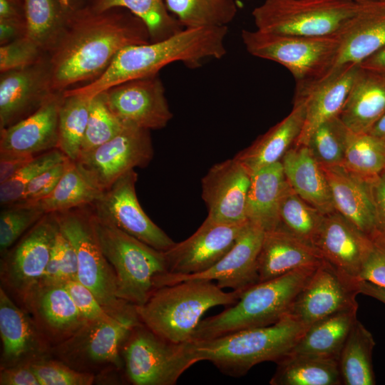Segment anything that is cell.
I'll return each instance as SVG.
<instances>
[{
  "label": "cell",
  "instance_id": "1",
  "mask_svg": "<svg viewBox=\"0 0 385 385\" xmlns=\"http://www.w3.org/2000/svg\"><path fill=\"white\" fill-rule=\"evenodd\" d=\"M150 41L145 24L129 12L68 11L65 28L50 51L51 93H63L80 81L96 79L125 46Z\"/></svg>",
  "mask_w": 385,
  "mask_h": 385
},
{
  "label": "cell",
  "instance_id": "2",
  "mask_svg": "<svg viewBox=\"0 0 385 385\" xmlns=\"http://www.w3.org/2000/svg\"><path fill=\"white\" fill-rule=\"evenodd\" d=\"M227 34V26L184 28L159 41L125 46L98 78L83 86L64 91L92 98L124 82L158 75L172 63L182 62L190 68H197L205 60L225 56Z\"/></svg>",
  "mask_w": 385,
  "mask_h": 385
},
{
  "label": "cell",
  "instance_id": "3",
  "mask_svg": "<svg viewBox=\"0 0 385 385\" xmlns=\"http://www.w3.org/2000/svg\"><path fill=\"white\" fill-rule=\"evenodd\" d=\"M307 327L289 315L277 323L229 333L215 338L188 342L197 362L208 361L232 377L245 375L254 366L287 356Z\"/></svg>",
  "mask_w": 385,
  "mask_h": 385
},
{
  "label": "cell",
  "instance_id": "4",
  "mask_svg": "<svg viewBox=\"0 0 385 385\" xmlns=\"http://www.w3.org/2000/svg\"><path fill=\"white\" fill-rule=\"evenodd\" d=\"M242 292H226L209 280H185L156 289L144 304L135 307L144 326L167 341L180 344L191 341L206 311L234 304Z\"/></svg>",
  "mask_w": 385,
  "mask_h": 385
},
{
  "label": "cell",
  "instance_id": "5",
  "mask_svg": "<svg viewBox=\"0 0 385 385\" xmlns=\"http://www.w3.org/2000/svg\"><path fill=\"white\" fill-rule=\"evenodd\" d=\"M318 265L296 269L252 285L241 293L234 304L201 320L191 341L210 339L277 323L289 314L294 300Z\"/></svg>",
  "mask_w": 385,
  "mask_h": 385
},
{
  "label": "cell",
  "instance_id": "6",
  "mask_svg": "<svg viewBox=\"0 0 385 385\" xmlns=\"http://www.w3.org/2000/svg\"><path fill=\"white\" fill-rule=\"evenodd\" d=\"M92 215L98 241L114 272L117 297L135 307L144 304L168 273L164 252L101 220L93 210Z\"/></svg>",
  "mask_w": 385,
  "mask_h": 385
},
{
  "label": "cell",
  "instance_id": "7",
  "mask_svg": "<svg viewBox=\"0 0 385 385\" xmlns=\"http://www.w3.org/2000/svg\"><path fill=\"white\" fill-rule=\"evenodd\" d=\"M242 43L253 56L285 67L301 93L323 80L332 71L339 49L340 38L304 36L243 29Z\"/></svg>",
  "mask_w": 385,
  "mask_h": 385
},
{
  "label": "cell",
  "instance_id": "8",
  "mask_svg": "<svg viewBox=\"0 0 385 385\" xmlns=\"http://www.w3.org/2000/svg\"><path fill=\"white\" fill-rule=\"evenodd\" d=\"M372 2L265 0L253 9L252 16L256 29L265 32L312 37L339 36Z\"/></svg>",
  "mask_w": 385,
  "mask_h": 385
},
{
  "label": "cell",
  "instance_id": "9",
  "mask_svg": "<svg viewBox=\"0 0 385 385\" xmlns=\"http://www.w3.org/2000/svg\"><path fill=\"white\" fill-rule=\"evenodd\" d=\"M59 229L76 252L78 280L88 287L113 316L135 310L117 297L114 272L98 241L91 205L54 213Z\"/></svg>",
  "mask_w": 385,
  "mask_h": 385
},
{
  "label": "cell",
  "instance_id": "10",
  "mask_svg": "<svg viewBox=\"0 0 385 385\" xmlns=\"http://www.w3.org/2000/svg\"><path fill=\"white\" fill-rule=\"evenodd\" d=\"M121 356L127 379L134 385H174L197 363L188 342L167 341L142 323L129 334Z\"/></svg>",
  "mask_w": 385,
  "mask_h": 385
},
{
  "label": "cell",
  "instance_id": "11",
  "mask_svg": "<svg viewBox=\"0 0 385 385\" xmlns=\"http://www.w3.org/2000/svg\"><path fill=\"white\" fill-rule=\"evenodd\" d=\"M140 323L136 311L111 321L86 322L68 339L53 346L52 354L81 371L94 374L108 367L120 369L123 345Z\"/></svg>",
  "mask_w": 385,
  "mask_h": 385
},
{
  "label": "cell",
  "instance_id": "12",
  "mask_svg": "<svg viewBox=\"0 0 385 385\" xmlns=\"http://www.w3.org/2000/svg\"><path fill=\"white\" fill-rule=\"evenodd\" d=\"M58 228L54 213H46L1 255V281L20 301L43 279Z\"/></svg>",
  "mask_w": 385,
  "mask_h": 385
},
{
  "label": "cell",
  "instance_id": "13",
  "mask_svg": "<svg viewBox=\"0 0 385 385\" xmlns=\"http://www.w3.org/2000/svg\"><path fill=\"white\" fill-rule=\"evenodd\" d=\"M153 158L150 130L125 126L115 137L80 155L75 162L86 176L104 191L128 172L146 167Z\"/></svg>",
  "mask_w": 385,
  "mask_h": 385
},
{
  "label": "cell",
  "instance_id": "14",
  "mask_svg": "<svg viewBox=\"0 0 385 385\" xmlns=\"http://www.w3.org/2000/svg\"><path fill=\"white\" fill-rule=\"evenodd\" d=\"M138 174L132 170L118 178L91 205L95 215L153 248L166 251L175 242L145 214L137 197Z\"/></svg>",
  "mask_w": 385,
  "mask_h": 385
},
{
  "label": "cell",
  "instance_id": "15",
  "mask_svg": "<svg viewBox=\"0 0 385 385\" xmlns=\"http://www.w3.org/2000/svg\"><path fill=\"white\" fill-rule=\"evenodd\" d=\"M358 281L324 260L297 297L288 315L308 327L331 314L358 308Z\"/></svg>",
  "mask_w": 385,
  "mask_h": 385
},
{
  "label": "cell",
  "instance_id": "16",
  "mask_svg": "<svg viewBox=\"0 0 385 385\" xmlns=\"http://www.w3.org/2000/svg\"><path fill=\"white\" fill-rule=\"evenodd\" d=\"M102 93L108 107L124 126L158 130L173 118L158 75L124 82Z\"/></svg>",
  "mask_w": 385,
  "mask_h": 385
},
{
  "label": "cell",
  "instance_id": "17",
  "mask_svg": "<svg viewBox=\"0 0 385 385\" xmlns=\"http://www.w3.org/2000/svg\"><path fill=\"white\" fill-rule=\"evenodd\" d=\"M247 223H226L207 217L191 236L164 251L168 273L187 275L208 270L231 249Z\"/></svg>",
  "mask_w": 385,
  "mask_h": 385
},
{
  "label": "cell",
  "instance_id": "18",
  "mask_svg": "<svg viewBox=\"0 0 385 385\" xmlns=\"http://www.w3.org/2000/svg\"><path fill=\"white\" fill-rule=\"evenodd\" d=\"M265 232L248 222L231 249L213 266L199 273L175 275L166 273L158 288L185 280H215L221 288L243 292L258 283L257 262Z\"/></svg>",
  "mask_w": 385,
  "mask_h": 385
},
{
  "label": "cell",
  "instance_id": "19",
  "mask_svg": "<svg viewBox=\"0 0 385 385\" xmlns=\"http://www.w3.org/2000/svg\"><path fill=\"white\" fill-rule=\"evenodd\" d=\"M252 174L235 157L213 165L202 179L207 217L226 223L247 222Z\"/></svg>",
  "mask_w": 385,
  "mask_h": 385
},
{
  "label": "cell",
  "instance_id": "20",
  "mask_svg": "<svg viewBox=\"0 0 385 385\" xmlns=\"http://www.w3.org/2000/svg\"><path fill=\"white\" fill-rule=\"evenodd\" d=\"M1 369L50 357L53 346L31 316L0 288Z\"/></svg>",
  "mask_w": 385,
  "mask_h": 385
},
{
  "label": "cell",
  "instance_id": "21",
  "mask_svg": "<svg viewBox=\"0 0 385 385\" xmlns=\"http://www.w3.org/2000/svg\"><path fill=\"white\" fill-rule=\"evenodd\" d=\"M21 302L53 346L68 339L86 322L63 283L41 280Z\"/></svg>",
  "mask_w": 385,
  "mask_h": 385
},
{
  "label": "cell",
  "instance_id": "22",
  "mask_svg": "<svg viewBox=\"0 0 385 385\" xmlns=\"http://www.w3.org/2000/svg\"><path fill=\"white\" fill-rule=\"evenodd\" d=\"M371 245V237L337 210L325 215L314 243L324 260L357 280Z\"/></svg>",
  "mask_w": 385,
  "mask_h": 385
},
{
  "label": "cell",
  "instance_id": "23",
  "mask_svg": "<svg viewBox=\"0 0 385 385\" xmlns=\"http://www.w3.org/2000/svg\"><path fill=\"white\" fill-rule=\"evenodd\" d=\"M62 93H51L34 113L0 130V152L38 155L58 148Z\"/></svg>",
  "mask_w": 385,
  "mask_h": 385
},
{
  "label": "cell",
  "instance_id": "24",
  "mask_svg": "<svg viewBox=\"0 0 385 385\" xmlns=\"http://www.w3.org/2000/svg\"><path fill=\"white\" fill-rule=\"evenodd\" d=\"M50 93L47 65L42 62L1 73L0 130L34 113Z\"/></svg>",
  "mask_w": 385,
  "mask_h": 385
},
{
  "label": "cell",
  "instance_id": "25",
  "mask_svg": "<svg viewBox=\"0 0 385 385\" xmlns=\"http://www.w3.org/2000/svg\"><path fill=\"white\" fill-rule=\"evenodd\" d=\"M335 210L370 237L377 233L372 179L354 173L342 165L322 167Z\"/></svg>",
  "mask_w": 385,
  "mask_h": 385
},
{
  "label": "cell",
  "instance_id": "26",
  "mask_svg": "<svg viewBox=\"0 0 385 385\" xmlns=\"http://www.w3.org/2000/svg\"><path fill=\"white\" fill-rule=\"evenodd\" d=\"M360 70V65H347L330 73L295 97L306 100L302 130L294 145H307L314 130L325 121L339 116Z\"/></svg>",
  "mask_w": 385,
  "mask_h": 385
},
{
  "label": "cell",
  "instance_id": "27",
  "mask_svg": "<svg viewBox=\"0 0 385 385\" xmlns=\"http://www.w3.org/2000/svg\"><path fill=\"white\" fill-rule=\"evenodd\" d=\"M323 260L314 246L279 227L265 232L257 262L258 282L281 277L301 267L317 266Z\"/></svg>",
  "mask_w": 385,
  "mask_h": 385
},
{
  "label": "cell",
  "instance_id": "28",
  "mask_svg": "<svg viewBox=\"0 0 385 385\" xmlns=\"http://www.w3.org/2000/svg\"><path fill=\"white\" fill-rule=\"evenodd\" d=\"M305 115V98L294 96L291 112L235 157L251 174L281 161L299 137Z\"/></svg>",
  "mask_w": 385,
  "mask_h": 385
},
{
  "label": "cell",
  "instance_id": "29",
  "mask_svg": "<svg viewBox=\"0 0 385 385\" xmlns=\"http://www.w3.org/2000/svg\"><path fill=\"white\" fill-rule=\"evenodd\" d=\"M340 46L332 71L360 65L385 48V1L372 2L339 36Z\"/></svg>",
  "mask_w": 385,
  "mask_h": 385
},
{
  "label": "cell",
  "instance_id": "30",
  "mask_svg": "<svg viewBox=\"0 0 385 385\" xmlns=\"http://www.w3.org/2000/svg\"><path fill=\"white\" fill-rule=\"evenodd\" d=\"M292 190L324 215L335 211L330 188L322 166L305 145H294L281 160Z\"/></svg>",
  "mask_w": 385,
  "mask_h": 385
},
{
  "label": "cell",
  "instance_id": "31",
  "mask_svg": "<svg viewBox=\"0 0 385 385\" xmlns=\"http://www.w3.org/2000/svg\"><path fill=\"white\" fill-rule=\"evenodd\" d=\"M385 113V75L360 70L339 117L354 133H367Z\"/></svg>",
  "mask_w": 385,
  "mask_h": 385
},
{
  "label": "cell",
  "instance_id": "32",
  "mask_svg": "<svg viewBox=\"0 0 385 385\" xmlns=\"http://www.w3.org/2000/svg\"><path fill=\"white\" fill-rule=\"evenodd\" d=\"M287 185L281 161L252 173L247 200V221L264 232L278 228L280 202Z\"/></svg>",
  "mask_w": 385,
  "mask_h": 385
},
{
  "label": "cell",
  "instance_id": "33",
  "mask_svg": "<svg viewBox=\"0 0 385 385\" xmlns=\"http://www.w3.org/2000/svg\"><path fill=\"white\" fill-rule=\"evenodd\" d=\"M357 310L358 308H354L339 312L312 324L288 354L339 359L346 339L357 320Z\"/></svg>",
  "mask_w": 385,
  "mask_h": 385
},
{
  "label": "cell",
  "instance_id": "34",
  "mask_svg": "<svg viewBox=\"0 0 385 385\" xmlns=\"http://www.w3.org/2000/svg\"><path fill=\"white\" fill-rule=\"evenodd\" d=\"M276 363L271 385L342 384L338 359L288 354Z\"/></svg>",
  "mask_w": 385,
  "mask_h": 385
},
{
  "label": "cell",
  "instance_id": "35",
  "mask_svg": "<svg viewBox=\"0 0 385 385\" xmlns=\"http://www.w3.org/2000/svg\"><path fill=\"white\" fill-rule=\"evenodd\" d=\"M375 342L371 333L357 319L354 324L339 356L342 384L374 385L372 366Z\"/></svg>",
  "mask_w": 385,
  "mask_h": 385
},
{
  "label": "cell",
  "instance_id": "36",
  "mask_svg": "<svg viewBox=\"0 0 385 385\" xmlns=\"http://www.w3.org/2000/svg\"><path fill=\"white\" fill-rule=\"evenodd\" d=\"M81 170L68 159L65 171L53 191L36 204L45 213H55L92 205L102 195Z\"/></svg>",
  "mask_w": 385,
  "mask_h": 385
},
{
  "label": "cell",
  "instance_id": "37",
  "mask_svg": "<svg viewBox=\"0 0 385 385\" xmlns=\"http://www.w3.org/2000/svg\"><path fill=\"white\" fill-rule=\"evenodd\" d=\"M25 36L41 51H51L62 34L68 11L61 0H23Z\"/></svg>",
  "mask_w": 385,
  "mask_h": 385
},
{
  "label": "cell",
  "instance_id": "38",
  "mask_svg": "<svg viewBox=\"0 0 385 385\" xmlns=\"http://www.w3.org/2000/svg\"><path fill=\"white\" fill-rule=\"evenodd\" d=\"M124 8L140 19L146 26L150 41H159L184 29L167 9L164 0H96L93 9L104 12Z\"/></svg>",
  "mask_w": 385,
  "mask_h": 385
},
{
  "label": "cell",
  "instance_id": "39",
  "mask_svg": "<svg viewBox=\"0 0 385 385\" xmlns=\"http://www.w3.org/2000/svg\"><path fill=\"white\" fill-rule=\"evenodd\" d=\"M91 101V98L88 97L65 91L62 93L58 111V148L73 161L80 155Z\"/></svg>",
  "mask_w": 385,
  "mask_h": 385
},
{
  "label": "cell",
  "instance_id": "40",
  "mask_svg": "<svg viewBox=\"0 0 385 385\" xmlns=\"http://www.w3.org/2000/svg\"><path fill=\"white\" fill-rule=\"evenodd\" d=\"M184 28L227 26L236 15L235 0H164Z\"/></svg>",
  "mask_w": 385,
  "mask_h": 385
},
{
  "label": "cell",
  "instance_id": "41",
  "mask_svg": "<svg viewBox=\"0 0 385 385\" xmlns=\"http://www.w3.org/2000/svg\"><path fill=\"white\" fill-rule=\"evenodd\" d=\"M279 216V227L314 246L325 215L300 197L289 183L280 202Z\"/></svg>",
  "mask_w": 385,
  "mask_h": 385
},
{
  "label": "cell",
  "instance_id": "42",
  "mask_svg": "<svg viewBox=\"0 0 385 385\" xmlns=\"http://www.w3.org/2000/svg\"><path fill=\"white\" fill-rule=\"evenodd\" d=\"M351 133L337 116L317 128L306 145L322 167L340 165L344 162Z\"/></svg>",
  "mask_w": 385,
  "mask_h": 385
},
{
  "label": "cell",
  "instance_id": "43",
  "mask_svg": "<svg viewBox=\"0 0 385 385\" xmlns=\"http://www.w3.org/2000/svg\"><path fill=\"white\" fill-rule=\"evenodd\" d=\"M342 165L366 178H374L385 169V142L369 133H352Z\"/></svg>",
  "mask_w": 385,
  "mask_h": 385
},
{
  "label": "cell",
  "instance_id": "44",
  "mask_svg": "<svg viewBox=\"0 0 385 385\" xmlns=\"http://www.w3.org/2000/svg\"><path fill=\"white\" fill-rule=\"evenodd\" d=\"M124 127L108 107L103 93L96 95L91 98L80 155L88 153L109 141L118 135Z\"/></svg>",
  "mask_w": 385,
  "mask_h": 385
},
{
  "label": "cell",
  "instance_id": "45",
  "mask_svg": "<svg viewBox=\"0 0 385 385\" xmlns=\"http://www.w3.org/2000/svg\"><path fill=\"white\" fill-rule=\"evenodd\" d=\"M67 158L58 148L36 155L11 179L0 184L1 206L5 207L18 202L33 179Z\"/></svg>",
  "mask_w": 385,
  "mask_h": 385
},
{
  "label": "cell",
  "instance_id": "46",
  "mask_svg": "<svg viewBox=\"0 0 385 385\" xmlns=\"http://www.w3.org/2000/svg\"><path fill=\"white\" fill-rule=\"evenodd\" d=\"M46 213L36 205H8L0 213L1 255L10 249Z\"/></svg>",
  "mask_w": 385,
  "mask_h": 385
},
{
  "label": "cell",
  "instance_id": "47",
  "mask_svg": "<svg viewBox=\"0 0 385 385\" xmlns=\"http://www.w3.org/2000/svg\"><path fill=\"white\" fill-rule=\"evenodd\" d=\"M78 264L75 249L58 228L41 280L57 283L78 280Z\"/></svg>",
  "mask_w": 385,
  "mask_h": 385
},
{
  "label": "cell",
  "instance_id": "48",
  "mask_svg": "<svg viewBox=\"0 0 385 385\" xmlns=\"http://www.w3.org/2000/svg\"><path fill=\"white\" fill-rule=\"evenodd\" d=\"M41 385H91L96 375L78 371L60 360L50 357L31 363Z\"/></svg>",
  "mask_w": 385,
  "mask_h": 385
},
{
  "label": "cell",
  "instance_id": "49",
  "mask_svg": "<svg viewBox=\"0 0 385 385\" xmlns=\"http://www.w3.org/2000/svg\"><path fill=\"white\" fill-rule=\"evenodd\" d=\"M41 51L36 44L26 36L1 46V73L26 68L40 62Z\"/></svg>",
  "mask_w": 385,
  "mask_h": 385
},
{
  "label": "cell",
  "instance_id": "50",
  "mask_svg": "<svg viewBox=\"0 0 385 385\" xmlns=\"http://www.w3.org/2000/svg\"><path fill=\"white\" fill-rule=\"evenodd\" d=\"M63 284L86 322L111 321L119 317L111 314L78 280H68Z\"/></svg>",
  "mask_w": 385,
  "mask_h": 385
},
{
  "label": "cell",
  "instance_id": "51",
  "mask_svg": "<svg viewBox=\"0 0 385 385\" xmlns=\"http://www.w3.org/2000/svg\"><path fill=\"white\" fill-rule=\"evenodd\" d=\"M68 159L48 168L33 179L26 186L20 200L12 205H33L48 195L63 175Z\"/></svg>",
  "mask_w": 385,
  "mask_h": 385
},
{
  "label": "cell",
  "instance_id": "52",
  "mask_svg": "<svg viewBox=\"0 0 385 385\" xmlns=\"http://www.w3.org/2000/svg\"><path fill=\"white\" fill-rule=\"evenodd\" d=\"M371 240L372 245L359 279L385 287V237L376 233Z\"/></svg>",
  "mask_w": 385,
  "mask_h": 385
},
{
  "label": "cell",
  "instance_id": "53",
  "mask_svg": "<svg viewBox=\"0 0 385 385\" xmlns=\"http://www.w3.org/2000/svg\"><path fill=\"white\" fill-rule=\"evenodd\" d=\"M0 385H41L30 364L2 368Z\"/></svg>",
  "mask_w": 385,
  "mask_h": 385
},
{
  "label": "cell",
  "instance_id": "54",
  "mask_svg": "<svg viewBox=\"0 0 385 385\" xmlns=\"http://www.w3.org/2000/svg\"><path fill=\"white\" fill-rule=\"evenodd\" d=\"M371 188L377 233L385 237V169L373 178Z\"/></svg>",
  "mask_w": 385,
  "mask_h": 385
},
{
  "label": "cell",
  "instance_id": "55",
  "mask_svg": "<svg viewBox=\"0 0 385 385\" xmlns=\"http://www.w3.org/2000/svg\"><path fill=\"white\" fill-rule=\"evenodd\" d=\"M35 156L0 152V184L11 179Z\"/></svg>",
  "mask_w": 385,
  "mask_h": 385
},
{
  "label": "cell",
  "instance_id": "56",
  "mask_svg": "<svg viewBox=\"0 0 385 385\" xmlns=\"http://www.w3.org/2000/svg\"><path fill=\"white\" fill-rule=\"evenodd\" d=\"M24 19H0L1 46L25 36Z\"/></svg>",
  "mask_w": 385,
  "mask_h": 385
},
{
  "label": "cell",
  "instance_id": "57",
  "mask_svg": "<svg viewBox=\"0 0 385 385\" xmlns=\"http://www.w3.org/2000/svg\"><path fill=\"white\" fill-rule=\"evenodd\" d=\"M0 19H24L23 0H0Z\"/></svg>",
  "mask_w": 385,
  "mask_h": 385
},
{
  "label": "cell",
  "instance_id": "58",
  "mask_svg": "<svg viewBox=\"0 0 385 385\" xmlns=\"http://www.w3.org/2000/svg\"><path fill=\"white\" fill-rule=\"evenodd\" d=\"M360 66L364 69L385 75V48L364 60Z\"/></svg>",
  "mask_w": 385,
  "mask_h": 385
},
{
  "label": "cell",
  "instance_id": "59",
  "mask_svg": "<svg viewBox=\"0 0 385 385\" xmlns=\"http://www.w3.org/2000/svg\"><path fill=\"white\" fill-rule=\"evenodd\" d=\"M357 285L359 293L373 297L385 304V287L366 280H359Z\"/></svg>",
  "mask_w": 385,
  "mask_h": 385
},
{
  "label": "cell",
  "instance_id": "60",
  "mask_svg": "<svg viewBox=\"0 0 385 385\" xmlns=\"http://www.w3.org/2000/svg\"><path fill=\"white\" fill-rule=\"evenodd\" d=\"M385 142V113L372 125L367 132Z\"/></svg>",
  "mask_w": 385,
  "mask_h": 385
},
{
  "label": "cell",
  "instance_id": "61",
  "mask_svg": "<svg viewBox=\"0 0 385 385\" xmlns=\"http://www.w3.org/2000/svg\"><path fill=\"white\" fill-rule=\"evenodd\" d=\"M63 6L66 8H68L69 4V0H61Z\"/></svg>",
  "mask_w": 385,
  "mask_h": 385
},
{
  "label": "cell",
  "instance_id": "62",
  "mask_svg": "<svg viewBox=\"0 0 385 385\" xmlns=\"http://www.w3.org/2000/svg\"><path fill=\"white\" fill-rule=\"evenodd\" d=\"M358 2H369V1H385V0H353Z\"/></svg>",
  "mask_w": 385,
  "mask_h": 385
}]
</instances>
